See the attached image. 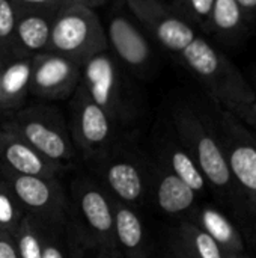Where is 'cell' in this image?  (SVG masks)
Returning a JSON list of instances; mask_svg holds the SVG:
<instances>
[{"label":"cell","mask_w":256,"mask_h":258,"mask_svg":"<svg viewBox=\"0 0 256 258\" xmlns=\"http://www.w3.org/2000/svg\"><path fill=\"white\" fill-rule=\"evenodd\" d=\"M220 109L222 107L213 100L211 107L178 103L172 109L170 124L201 169L208 187L223 206L229 207L238 218H241L247 215L249 210L228 169L223 154L219 133Z\"/></svg>","instance_id":"6da1fadb"},{"label":"cell","mask_w":256,"mask_h":258,"mask_svg":"<svg viewBox=\"0 0 256 258\" xmlns=\"http://www.w3.org/2000/svg\"><path fill=\"white\" fill-rule=\"evenodd\" d=\"M181 63L202 85L210 100L234 115L256 101L250 82L207 36L198 35L180 54Z\"/></svg>","instance_id":"7a4b0ae2"},{"label":"cell","mask_w":256,"mask_h":258,"mask_svg":"<svg viewBox=\"0 0 256 258\" xmlns=\"http://www.w3.org/2000/svg\"><path fill=\"white\" fill-rule=\"evenodd\" d=\"M65 233L68 242L77 248L118 251L113 200L103 184L88 177L71 184Z\"/></svg>","instance_id":"3957f363"},{"label":"cell","mask_w":256,"mask_h":258,"mask_svg":"<svg viewBox=\"0 0 256 258\" xmlns=\"http://www.w3.org/2000/svg\"><path fill=\"white\" fill-rule=\"evenodd\" d=\"M107 48L106 29L95 9L75 3H62L56 9L47 51L83 63Z\"/></svg>","instance_id":"277c9868"},{"label":"cell","mask_w":256,"mask_h":258,"mask_svg":"<svg viewBox=\"0 0 256 258\" xmlns=\"http://www.w3.org/2000/svg\"><path fill=\"white\" fill-rule=\"evenodd\" d=\"M51 162L68 166L75 159V145L63 116L56 109L32 106L20 109L3 125Z\"/></svg>","instance_id":"5b68a950"},{"label":"cell","mask_w":256,"mask_h":258,"mask_svg":"<svg viewBox=\"0 0 256 258\" xmlns=\"http://www.w3.org/2000/svg\"><path fill=\"white\" fill-rule=\"evenodd\" d=\"M107 194L133 209L149 200V160L122 150L116 142L109 151L89 160Z\"/></svg>","instance_id":"8992f818"},{"label":"cell","mask_w":256,"mask_h":258,"mask_svg":"<svg viewBox=\"0 0 256 258\" xmlns=\"http://www.w3.org/2000/svg\"><path fill=\"white\" fill-rule=\"evenodd\" d=\"M80 86L94 103L106 110L118 128L128 125L134 119L136 107L127 92L115 56L107 50L81 63Z\"/></svg>","instance_id":"52a82bcc"},{"label":"cell","mask_w":256,"mask_h":258,"mask_svg":"<svg viewBox=\"0 0 256 258\" xmlns=\"http://www.w3.org/2000/svg\"><path fill=\"white\" fill-rule=\"evenodd\" d=\"M219 133L228 169L249 213L256 216V132L237 115L220 109Z\"/></svg>","instance_id":"ba28073f"},{"label":"cell","mask_w":256,"mask_h":258,"mask_svg":"<svg viewBox=\"0 0 256 258\" xmlns=\"http://www.w3.org/2000/svg\"><path fill=\"white\" fill-rule=\"evenodd\" d=\"M0 177L8 181L27 216L42 225L65 228L69 198L57 178L17 175L3 169Z\"/></svg>","instance_id":"9c48e42d"},{"label":"cell","mask_w":256,"mask_h":258,"mask_svg":"<svg viewBox=\"0 0 256 258\" xmlns=\"http://www.w3.org/2000/svg\"><path fill=\"white\" fill-rule=\"evenodd\" d=\"M71 138L84 160H92L109 151L118 142V127L112 118L80 86L71 103Z\"/></svg>","instance_id":"30bf717a"},{"label":"cell","mask_w":256,"mask_h":258,"mask_svg":"<svg viewBox=\"0 0 256 258\" xmlns=\"http://www.w3.org/2000/svg\"><path fill=\"white\" fill-rule=\"evenodd\" d=\"M134 17L170 53L180 54L199 33L164 0H125Z\"/></svg>","instance_id":"8fae6325"},{"label":"cell","mask_w":256,"mask_h":258,"mask_svg":"<svg viewBox=\"0 0 256 258\" xmlns=\"http://www.w3.org/2000/svg\"><path fill=\"white\" fill-rule=\"evenodd\" d=\"M81 77V63L44 51L32 59L29 94L44 100H63L75 92Z\"/></svg>","instance_id":"7c38bea8"},{"label":"cell","mask_w":256,"mask_h":258,"mask_svg":"<svg viewBox=\"0 0 256 258\" xmlns=\"http://www.w3.org/2000/svg\"><path fill=\"white\" fill-rule=\"evenodd\" d=\"M0 169L17 175L57 178L65 166L48 160L15 133L0 128Z\"/></svg>","instance_id":"4fadbf2b"},{"label":"cell","mask_w":256,"mask_h":258,"mask_svg":"<svg viewBox=\"0 0 256 258\" xmlns=\"http://www.w3.org/2000/svg\"><path fill=\"white\" fill-rule=\"evenodd\" d=\"M107 47L127 68L142 73L152 59V50L142 30L125 15H113L106 30Z\"/></svg>","instance_id":"5bb4252c"},{"label":"cell","mask_w":256,"mask_h":258,"mask_svg":"<svg viewBox=\"0 0 256 258\" xmlns=\"http://www.w3.org/2000/svg\"><path fill=\"white\" fill-rule=\"evenodd\" d=\"M149 198L163 213L180 216L193 210L198 194L152 159L149 160Z\"/></svg>","instance_id":"9a60e30c"},{"label":"cell","mask_w":256,"mask_h":258,"mask_svg":"<svg viewBox=\"0 0 256 258\" xmlns=\"http://www.w3.org/2000/svg\"><path fill=\"white\" fill-rule=\"evenodd\" d=\"M154 160L180 177L184 183H187L198 195L205 194L210 187L198 168L196 162L183 145L180 138L177 136L172 124L167 130L155 138L154 142Z\"/></svg>","instance_id":"2e32d148"},{"label":"cell","mask_w":256,"mask_h":258,"mask_svg":"<svg viewBox=\"0 0 256 258\" xmlns=\"http://www.w3.org/2000/svg\"><path fill=\"white\" fill-rule=\"evenodd\" d=\"M252 26L235 0H214L207 35L217 42L235 48L250 35Z\"/></svg>","instance_id":"e0dca14e"},{"label":"cell","mask_w":256,"mask_h":258,"mask_svg":"<svg viewBox=\"0 0 256 258\" xmlns=\"http://www.w3.org/2000/svg\"><path fill=\"white\" fill-rule=\"evenodd\" d=\"M33 56L14 53L0 62V112L17 110L29 95Z\"/></svg>","instance_id":"ac0fdd59"},{"label":"cell","mask_w":256,"mask_h":258,"mask_svg":"<svg viewBox=\"0 0 256 258\" xmlns=\"http://www.w3.org/2000/svg\"><path fill=\"white\" fill-rule=\"evenodd\" d=\"M54 12L56 11L21 8L14 35L15 53L36 56L48 50Z\"/></svg>","instance_id":"d6986e66"},{"label":"cell","mask_w":256,"mask_h":258,"mask_svg":"<svg viewBox=\"0 0 256 258\" xmlns=\"http://www.w3.org/2000/svg\"><path fill=\"white\" fill-rule=\"evenodd\" d=\"M113 213L116 248L122 258H151L145 227L136 209L113 200Z\"/></svg>","instance_id":"ffe728a7"},{"label":"cell","mask_w":256,"mask_h":258,"mask_svg":"<svg viewBox=\"0 0 256 258\" xmlns=\"http://www.w3.org/2000/svg\"><path fill=\"white\" fill-rule=\"evenodd\" d=\"M190 222L210 234L223 252L243 254L244 239L235 224L214 206H202L190 212Z\"/></svg>","instance_id":"44dd1931"},{"label":"cell","mask_w":256,"mask_h":258,"mask_svg":"<svg viewBox=\"0 0 256 258\" xmlns=\"http://www.w3.org/2000/svg\"><path fill=\"white\" fill-rule=\"evenodd\" d=\"M174 236L193 258H223L225 255L216 240L190 221L181 222Z\"/></svg>","instance_id":"7402d4cb"},{"label":"cell","mask_w":256,"mask_h":258,"mask_svg":"<svg viewBox=\"0 0 256 258\" xmlns=\"http://www.w3.org/2000/svg\"><path fill=\"white\" fill-rule=\"evenodd\" d=\"M15 245L20 258H42L41 225L32 216H24L15 234Z\"/></svg>","instance_id":"603a6c76"},{"label":"cell","mask_w":256,"mask_h":258,"mask_svg":"<svg viewBox=\"0 0 256 258\" xmlns=\"http://www.w3.org/2000/svg\"><path fill=\"white\" fill-rule=\"evenodd\" d=\"M26 213L6 180L0 177V230L15 234Z\"/></svg>","instance_id":"cb8c5ba5"},{"label":"cell","mask_w":256,"mask_h":258,"mask_svg":"<svg viewBox=\"0 0 256 258\" xmlns=\"http://www.w3.org/2000/svg\"><path fill=\"white\" fill-rule=\"evenodd\" d=\"M21 8L14 0H0V56L6 57L15 53L14 35Z\"/></svg>","instance_id":"d4e9b609"},{"label":"cell","mask_w":256,"mask_h":258,"mask_svg":"<svg viewBox=\"0 0 256 258\" xmlns=\"http://www.w3.org/2000/svg\"><path fill=\"white\" fill-rule=\"evenodd\" d=\"M214 0H175L172 8L184 20L199 29L204 35H207Z\"/></svg>","instance_id":"484cf974"},{"label":"cell","mask_w":256,"mask_h":258,"mask_svg":"<svg viewBox=\"0 0 256 258\" xmlns=\"http://www.w3.org/2000/svg\"><path fill=\"white\" fill-rule=\"evenodd\" d=\"M39 225L42 236V258H71L65 228Z\"/></svg>","instance_id":"4316f807"},{"label":"cell","mask_w":256,"mask_h":258,"mask_svg":"<svg viewBox=\"0 0 256 258\" xmlns=\"http://www.w3.org/2000/svg\"><path fill=\"white\" fill-rule=\"evenodd\" d=\"M71 258H122L118 251H107V249H91V248H71Z\"/></svg>","instance_id":"83f0119b"},{"label":"cell","mask_w":256,"mask_h":258,"mask_svg":"<svg viewBox=\"0 0 256 258\" xmlns=\"http://www.w3.org/2000/svg\"><path fill=\"white\" fill-rule=\"evenodd\" d=\"M0 258H20L14 234L0 230Z\"/></svg>","instance_id":"f1b7e54d"},{"label":"cell","mask_w":256,"mask_h":258,"mask_svg":"<svg viewBox=\"0 0 256 258\" xmlns=\"http://www.w3.org/2000/svg\"><path fill=\"white\" fill-rule=\"evenodd\" d=\"M14 2L24 9H44V11H56L62 5L60 0H14Z\"/></svg>","instance_id":"f546056e"},{"label":"cell","mask_w":256,"mask_h":258,"mask_svg":"<svg viewBox=\"0 0 256 258\" xmlns=\"http://www.w3.org/2000/svg\"><path fill=\"white\" fill-rule=\"evenodd\" d=\"M246 14L250 26H256V0H235Z\"/></svg>","instance_id":"4dcf8cb0"},{"label":"cell","mask_w":256,"mask_h":258,"mask_svg":"<svg viewBox=\"0 0 256 258\" xmlns=\"http://www.w3.org/2000/svg\"><path fill=\"white\" fill-rule=\"evenodd\" d=\"M238 118H240L244 124H247L250 128H253L256 132V101L253 104L247 106L244 110H241L240 115H238Z\"/></svg>","instance_id":"1f68e13d"},{"label":"cell","mask_w":256,"mask_h":258,"mask_svg":"<svg viewBox=\"0 0 256 258\" xmlns=\"http://www.w3.org/2000/svg\"><path fill=\"white\" fill-rule=\"evenodd\" d=\"M169 251H170L172 258H193L186 251V248L178 242V239L175 236H172V240L169 242Z\"/></svg>","instance_id":"d6a6232c"},{"label":"cell","mask_w":256,"mask_h":258,"mask_svg":"<svg viewBox=\"0 0 256 258\" xmlns=\"http://www.w3.org/2000/svg\"><path fill=\"white\" fill-rule=\"evenodd\" d=\"M62 3H75V5H83L92 9H97L100 6H103L104 3H107L109 0H60Z\"/></svg>","instance_id":"836d02e7"},{"label":"cell","mask_w":256,"mask_h":258,"mask_svg":"<svg viewBox=\"0 0 256 258\" xmlns=\"http://www.w3.org/2000/svg\"><path fill=\"white\" fill-rule=\"evenodd\" d=\"M250 85H252V88H253V91H255L256 94V67L253 68V71H252V77H250Z\"/></svg>","instance_id":"e575fe53"},{"label":"cell","mask_w":256,"mask_h":258,"mask_svg":"<svg viewBox=\"0 0 256 258\" xmlns=\"http://www.w3.org/2000/svg\"><path fill=\"white\" fill-rule=\"evenodd\" d=\"M223 258H247V257H244L243 254H232V252H225Z\"/></svg>","instance_id":"d590c367"},{"label":"cell","mask_w":256,"mask_h":258,"mask_svg":"<svg viewBox=\"0 0 256 258\" xmlns=\"http://www.w3.org/2000/svg\"><path fill=\"white\" fill-rule=\"evenodd\" d=\"M2 59H3V57H2V56H0V62H2Z\"/></svg>","instance_id":"8d00e7d4"},{"label":"cell","mask_w":256,"mask_h":258,"mask_svg":"<svg viewBox=\"0 0 256 258\" xmlns=\"http://www.w3.org/2000/svg\"><path fill=\"white\" fill-rule=\"evenodd\" d=\"M255 230H256V225H255Z\"/></svg>","instance_id":"74e56055"}]
</instances>
